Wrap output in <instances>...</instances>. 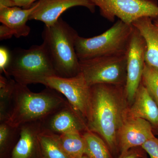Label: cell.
<instances>
[{"instance_id":"cell-1","label":"cell","mask_w":158,"mask_h":158,"mask_svg":"<svg viewBox=\"0 0 158 158\" xmlns=\"http://www.w3.org/2000/svg\"><path fill=\"white\" fill-rule=\"evenodd\" d=\"M88 130L101 136L111 150L118 144L119 131L128 117L129 102L125 86L100 84L91 86Z\"/></svg>"},{"instance_id":"cell-2","label":"cell","mask_w":158,"mask_h":158,"mask_svg":"<svg viewBox=\"0 0 158 158\" xmlns=\"http://www.w3.org/2000/svg\"><path fill=\"white\" fill-rule=\"evenodd\" d=\"M78 35L61 17L52 25H44L42 33V44L57 76L71 77L81 72L80 60L75 48Z\"/></svg>"},{"instance_id":"cell-3","label":"cell","mask_w":158,"mask_h":158,"mask_svg":"<svg viewBox=\"0 0 158 158\" xmlns=\"http://www.w3.org/2000/svg\"><path fill=\"white\" fill-rule=\"evenodd\" d=\"M58 93L48 87L41 92L34 93L27 85L16 83L6 122L13 127H18L27 123L41 121L67 102Z\"/></svg>"},{"instance_id":"cell-4","label":"cell","mask_w":158,"mask_h":158,"mask_svg":"<svg viewBox=\"0 0 158 158\" xmlns=\"http://www.w3.org/2000/svg\"><path fill=\"white\" fill-rule=\"evenodd\" d=\"M16 83L27 85L42 84L44 79L56 76L43 44L27 49L16 48L11 52L10 62L5 74Z\"/></svg>"},{"instance_id":"cell-5","label":"cell","mask_w":158,"mask_h":158,"mask_svg":"<svg viewBox=\"0 0 158 158\" xmlns=\"http://www.w3.org/2000/svg\"><path fill=\"white\" fill-rule=\"evenodd\" d=\"M134 27L118 19L100 35L90 38L78 35L75 48L80 61L127 53Z\"/></svg>"},{"instance_id":"cell-6","label":"cell","mask_w":158,"mask_h":158,"mask_svg":"<svg viewBox=\"0 0 158 158\" xmlns=\"http://www.w3.org/2000/svg\"><path fill=\"white\" fill-rule=\"evenodd\" d=\"M127 53L80 61V70L89 86L100 84L125 86Z\"/></svg>"},{"instance_id":"cell-7","label":"cell","mask_w":158,"mask_h":158,"mask_svg":"<svg viewBox=\"0 0 158 158\" xmlns=\"http://www.w3.org/2000/svg\"><path fill=\"white\" fill-rule=\"evenodd\" d=\"M90 1L98 7L101 15L111 22L117 17L127 24L132 25L141 17H158V5L155 0Z\"/></svg>"},{"instance_id":"cell-8","label":"cell","mask_w":158,"mask_h":158,"mask_svg":"<svg viewBox=\"0 0 158 158\" xmlns=\"http://www.w3.org/2000/svg\"><path fill=\"white\" fill-rule=\"evenodd\" d=\"M41 84L64 95L87 123L91 108V87L88 85L81 72L71 77H50L44 79Z\"/></svg>"},{"instance_id":"cell-9","label":"cell","mask_w":158,"mask_h":158,"mask_svg":"<svg viewBox=\"0 0 158 158\" xmlns=\"http://www.w3.org/2000/svg\"><path fill=\"white\" fill-rule=\"evenodd\" d=\"M146 51L145 40L138 29L134 27L127 51V76L125 86L129 103L134 101L142 81Z\"/></svg>"},{"instance_id":"cell-10","label":"cell","mask_w":158,"mask_h":158,"mask_svg":"<svg viewBox=\"0 0 158 158\" xmlns=\"http://www.w3.org/2000/svg\"><path fill=\"white\" fill-rule=\"evenodd\" d=\"M40 122L43 131L57 135L89 130L85 118L68 101Z\"/></svg>"},{"instance_id":"cell-11","label":"cell","mask_w":158,"mask_h":158,"mask_svg":"<svg viewBox=\"0 0 158 158\" xmlns=\"http://www.w3.org/2000/svg\"><path fill=\"white\" fill-rule=\"evenodd\" d=\"M152 126L149 122L140 118L128 117L118 135V144L122 156L134 148L141 147L148 140L154 136Z\"/></svg>"},{"instance_id":"cell-12","label":"cell","mask_w":158,"mask_h":158,"mask_svg":"<svg viewBox=\"0 0 158 158\" xmlns=\"http://www.w3.org/2000/svg\"><path fill=\"white\" fill-rule=\"evenodd\" d=\"M37 2V7L29 20L42 22L46 26L53 25L64 11L73 7H85L94 13L96 7L90 0H38Z\"/></svg>"},{"instance_id":"cell-13","label":"cell","mask_w":158,"mask_h":158,"mask_svg":"<svg viewBox=\"0 0 158 158\" xmlns=\"http://www.w3.org/2000/svg\"><path fill=\"white\" fill-rule=\"evenodd\" d=\"M42 131L40 121L24 123L19 127V135L12 148L11 158H42L38 135Z\"/></svg>"},{"instance_id":"cell-14","label":"cell","mask_w":158,"mask_h":158,"mask_svg":"<svg viewBox=\"0 0 158 158\" xmlns=\"http://www.w3.org/2000/svg\"><path fill=\"white\" fill-rule=\"evenodd\" d=\"M37 6L36 2L29 9H21L16 6L3 7L0 9V22L10 28L16 38L26 37L31 32V28L27 25V22Z\"/></svg>"},{"instance_id":"cell-15","label":"cell","mask_w":158,"mask_h":158,"mask_svg":"<svg viewBox=\"0 0 158 158\" xmlns=\"http://www.w3.org/2000/svg\"><path fill=\"white\" fill-rule=\"evenodd\" d=\"M128 117L143 118L158 127V105L142 83L130 106Z\"/></svg>"},{"instance_id":"cell-16","label":"cell","mask_w":158,"mask_h":158,"mask_svg":"<svg viewBox=\"0 0 158 158\" xmlns=\"http://www.w3.org/2000/svg\"><path fill=\"white\" fill-rule=\"evenodd\" d=\"M132 25L138 29L146 44L145 63L158 69V26L151 18L143 17L136 20Z\"/></svg>"},{"instance_id":"cell-17","label":"cell","mask_w":158,"mask_h":158,"mask_svg":"<svg viewBox=\"0 0 158 158\" xmlns=\"http://www.w3.org/2000/svg\"><path fill=\"white\" fill-rule=\"evenodd\" d=\"M38 141L41 158H71L62 148L58 135L42 130Z\"/></svg>"},{"instance_id":"cell-18","label":"cell","mask_w":158,"mask_h":158,"mask_svg":"<svg viewBox=\"0 0 158 158\" xmlns=\"http://www.w3.org/2000/svg\"><path fill=\"white\" fill-rule=\"evenodd\" d=\"M59 142L71 158H81L85 155L86 144L83 133L73 132L58 135Z\"/></svg>"},{"instance_id":"cell-19","label":"cell","mask_w":158,"mask_h":158,"mask_svg":"<svg viewBox=\"0 0 158 158\" xmlns=\"http://www.w3.org/2000/svg\"><path fill=\"white\" fill-rule=\"evenodd\" d=\"M16 83L10 77L0 74V122L9 118Z\"/></svg>"},{"instance_id":"cell-20","label":"cell","mask_w":158,"mask_h":158,"mask_svg":"<svg viewBox=\"0 0 158 158\" xmlns=\"http://www.w3.org/2000/svg\"><path fill=\"white\" fill-rule=\"evenodd\" d=\"M86 144L85 155L90 158H112L109 147L96 133L88 130L83 133Z\"/></svg>"},{"instance_id":"cell-21","label":"cell","mask_w":158,"mask_h":158,"mask_svg":"<svg viewBox=\"0 0 158 158\" xmlns=\"http://www.w3.org/2000/svg\"><path fill=\"white\" fill-rule=\"evenodd\" d=\"M141 83L158 105V69L145 63Z\"/></svg>"},{"instance_id":"cell-22","label":"cell","mask_w":158,"mask_h":158,"mask_svg":"<svg viewBox=\"0 0 158 158\" xmlns=\"http://www.w3.org/2000/svg\"><path fill=\"white\" fill-rule=\"evenodd\" d=\"M19 135V127L11 126L6 121L0 122V152L1 155L6 152L13 141H16Z\"/></svg>"},{"instance_id":"cell-23","label":"cell","mask_w":158,"mask_h":158,"mask_svg":"<svg viewBox=\"0 0 158 158\" xmlns=\"http://www.w3.org/2000/svg\"><path fill=\"white\" fill-rule=\"evenodd\" d=\"M141 147L148 154L150 158H158V138L155 136L148 140Z\"/></svg>"},{"instance_id":"cell-24","label":"cell","mask_w":158,"mask_h":158,"mask_svg":"<svg viewBox=\"0 0 158 158\" xmlns=\"http://www.w3.org/2000/svg\"><path fill=\"white\" fill-rule=\"evenodd\" d=\"M11 53L6 47L1 46L0 47V73H6V70L10 62Z\"/></svg>"},{"instance_id":"cell-25","label":"cell","mask_w":158,"mask_h":158,"mask_svg":"<svg viewBox=\"0 0 158 158\" xmlns=\"http://www.w3.org/2000/svg\"><path fill=\"white\" fill-rule=\"evenodd\" d=\"M143 149L139 147L134 148L128 151L122 156L118 157V158H141L143 157L144 153Z\"/></svg>"},{"instance_id":"cell-26","label":"cell","mask_w":158,"mask_h":158,"mask_svg":"<svg viewBox=\"0 0 158 158\" xmlns=\"http://www.w3.org/2000/svg\"><path fill=\"white\" fill-rule=\"evenodd\" d=\"M13 36H14L13 31L8 26L2 24V25L0 26V39L1 40L10 39Z\"/></svg>"},{"instance_id":"cell-27","label":"cell","mask_w":158,"mask_h":158,"mask_svg":"<svg viewBox=\"0 0 158 158\" xmlns=\"http://www.w3.org/2000/svg\"><path fill=\"white\" fill-rule=\"evenodd\" d=\"M38 0H12L15 6L23 7V9H29L31 8L34 3Z\"/></svg>"},{"instance_id":"cell-28","label":"cell","mask_w":158,"mask_h":158,"mask_svg":"<svg viewBox=\"0 0 158 158\" xmlns=\"http://www.w3.org/2000/svg\"><path fill=\"white\" fill-rule=\"evenodd\" d=\"M15 6L12 0H0V9L3 7H13Z\"/></svg>"},{"instance_id":"cell-29","label":"cell","mask_w":158,"mask_h":158,"mask_svg":"<svg viewBox=\"0 0 158 158\" xmlns=\"http://www.w3.org/2000/svg\"><path fill=\"white\" fill-rule=\"evenodd\" d=\"M153 22L154 23L158 25V17L154 19H153Z\"/></svg>"},{"instance_id":"cell-30","label":"cell","mask_w":158,"mask_h":158,"mask_svg":"<svg viewBox=\"0 0 158 158\" xmlns=\"http://www.w3.org/2000/svg\"><path fill=\"white\" fill-rule=\"evenodd\" d=\"M81 158H89V157H88V156L85 155L84 156H83L82 157H81Z\"/></svg>"},{"instance_id":"cell-31","label":"cell","mask_w":158,"mask_h":158,"mask_svg":"<svg viewBox=\"0 0 158 158\" xmlns=\"http://www.w3.org/2000/svg\"><path fill=\"white\" fill-rule=\"evenodd\" d=\"M157 26H158V25H157Z\"/></svg>"}]
</instances>
